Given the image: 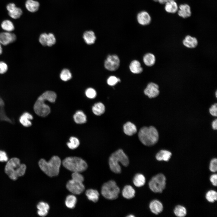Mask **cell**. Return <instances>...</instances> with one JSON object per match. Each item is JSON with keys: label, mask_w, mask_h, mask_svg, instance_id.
Segmentation results:
<instances>
[{"label": "cell", "mask_w": 217, "mask_h": 217, "mask_svg": "<svg viewBox=\"0 0 217 217\" xmlns=\"http://www.w3.org/2000/svg\"><path fill=\"white\" fill-rule=\"evenodd\" d=\"M56 96L55 93L52 91H48L44 93L38 98L34 105L33 109L35 113L42 117L47 115L50 112V109L45 102L48 101L54 102Z\"/></svg>", "instance_id": "6da1fadb"}, {"label": "cell", "mask_w": 217, "mask_h": 217, "mask_svg": "<svg viewBox=\"0 0 217 217\" xmlns=\"http://www.w3.org/2000/svg\"><path fill=\"white\" fill-rule=\"evenodd\" d=\"M129 162L128 156L121 149H118L112 153L108 160L110 170L113 172L117 174L120 173L121 171L119 163L126 167L128 165Z\"/></svg>", "instance_id": "7a4b0ae2"}, {"label": "cell", "mask_w": 217, "mask_h": 217, "mask_svg": "<svg viewBox=\"0 0 217 217\" xmlns=\"http://www.w3.org/2000/svg\"><path fill=\"white\" fill-rule=\"evenodd\" d=\"M61 163L60 158L57 156H54L48 162L44 159H41L38 163L40 169L43 172L48 176L53 177L58 175Z\"/></svg>", "instance_id": "3957f363"}, {"label": "cell", "mask_w": 217, "mask_h": 217, "mask_svg": "<svg viewBox=\"0 0 217 217\" xmlns=\"http://www.w3.org/2000/svg\"><path fill=\"white\" fill-rule=\"evenodd\" d=\"M26 166L21 164L17 158L11 159L7 162L5 168V173L13 180H16L19 177L23 175L26 171Z\"/></svg>", "instance_id": "277c9868"}, {"label": "cell", "mask_w": 217, "mask_h": 217, "mask_svg": "<svg viewBox=\"0 0 217 217\" xmlns=\"http://www.w3.org/2000/svg\"><path fill=\"white\" fill-rule=\"evenodd\" d=\"M138 136L140 140L144 145L150 146L155 145L159 139V134L154 127H144L139 130Z\"/></svg>", "instance_id": "5b68a950"}, {"label": "cell", "mask_w": 217, "mask_h": 217, "mask_svg": "<svg viewBox=\"0 0 217 217\" xmlns=\"http://www.w3.org/2000/svg\"><path fill=\"white\" fill-rule=\"evenodd\" d=\"M62 164L65 168L73 172H81L88 168L86 162L81 158L77 157L66 158L63 160Z\"/></svg>", "instance_id": "8992f818"}, {"label": "cell", "mask_w": 217, "mask_h": 217, "mask_svg": "<svg viewBox=\"0 0 217 217\" xmlns=\"http://www.w3.org/2000/svg\"><path fill=\"white\" fill-rule=\"evenodd\" d=\"M71 177L72 179L67 183V189L74 194H81L85 190V187L83 183L84 180L83 176L80 173L73 172Z\"/></svg>", "instance_id": "52a82bcc"}, {"label": "cell", "mask_w": 217, "mask_h": 217, "mask_svg": "<svg viewBox=\"0 0 217 217\" xmlns=\"http://www.w3.org/2000/svg\"><path fill=\"white\" fill-rule=\"evenodd\" d=\"M120 192L119 187L116 182L111 180L104 183L102 185L101 193L105 198L109 200H114L118 197Z\"/></svg>", "instance_id": "ba28073f"}, {"label": "cell", "mask_w": 217, "mask_h": 217, "mask_svg": "<svg viewBox=\"0 0 217 217\" xmlns=\"http://www.w3.org/2000/svg\"><path fill=\"white\" fill-rule=\"evenodd\" d=\"M166 179L165 175L159 174L153 176L149 182L150 189L156 193H162L166 186Z\"/></svg>", "instance_id": "9c48e42d"}, {"label": "cell", "mask_w": 217, "mask_h": 217, "mask_svg": "<svg viewBox=\"0 0 217 217\" xmlns=\"http://www.w3.org/2000/svg\"><path fill=\"white\" fill-rule=\"evenodd\" d=\"M120 65V60L115 55H109L104 62V66L108 70L113 71L117 70Z\"/></svg>", "instance_id": "30bf717a"}, {"label": "cell", "mask_w": 217, "mask_h": 217, "mask_svg": "<svg viewBox=\"0 0 217 217\" xmlns=\"http://www.w3.org/2000/svg\"><path fill=\"white\" fill-rule=\"evenodd\" d=\"M144 93L149 98H155L157 96L159 93V86L154 83H150L144 90Z\"/></svg>", "instance_id": "8fae6325"}, {"label": "cell", "mask_w": 217, "mask_h": 217, "mask_svg": "<svg viewBox=\"0 0 217 217\" xmlns=\"http://www.w3.org/2000/svg\"><path fill=\"white\" fill-rule=\"evenodd\" d=\"M16 36L14 33L9 32L0 33V44L6 46L15 41Z\"/></svg>", "instance_id": "7c38bea8"}, {"label": "cell", "mask_w": 217, "mask_h": 217, "mask_svg": "<svg viewBox=\"0 0 217 217\" xmlns=\"http://www.w3.org/2000/svg\"><path fill=\"white\" fill-rule=\"evenodd\" d=\"M10 16L12 18L17 19L19 18L22 14V10L16 6L13 3L8 4L6 7Z\"/></svg>", "instance_id": "4fadbf2b"}, {"label": "cell", "mask_w": 217, "mask_h": 217, "mask_svg": "<svg viewBox=\"0 0 217 217\" xmlns=\"http://www.w3.org/2000/svg\"><path fill=\"white\" fill-rule=\"evenodd\" d=\"M137 20L138 23L143 26L149 24L151 21L150 14L146 11H142L139 12L137 14Z\"/></svg>", "instance_id": "5bb4252c"}, {"label": "cell", "mask_w": 217, "mask_h": 217, "mask_svg": "<svg viewBox=\"0 0 217 217\" xmlns=\"http://www.w3.org/2000/svg\"><path fill=\"white\" fill-rule=\"evenodd\" d=\"M177 13L178 15L182 18H188L192 14L190 7L187 4H181L178 6Z\"/></svg>", "instance_id": "9a60e30c"}, {"label": "cell", "mask_w": 217, "mask_h": 217, "mask_svg": "<svg viewBox=\"0 0 217 217\" xmlns=\"http://www.w3.org/2000/svg\"><path fill=\"white\" fill-rule=\"evenodd\" d=\"M149 208L151 212L156 215L162 212L163 209L162 203L156 200H153L150 202Z\"/></svg>", "instance_id": "2e32d148"}, {"label": "cell", "mask_w": 217, "mask_h": 217, "mask_svg": "<svg viewBox=\"0 0 217 217\" xmlns=\"http://www.w3.org/2000/svg\"><path fill=\"white\" fill-rule=\"evenodd\" d=\"M164 9L167 13L174 14L177 12L178 6L175 1L170 0L165 4Z\"/></svg>", "instance_id": "e0dca14e"}, {"label": "cell", "mask_w": 217, "mask_h": 217, "mask_svg": "<svg viewBox=\"0 0 217 217\" xmlns=\"http://www.w3.org/2000/svg\"><path fill=\"white\" fill-rule=\"evenodd\" d=\"M198 43V41L196 38L189 35L186 36L183 41L184 46L189 48L196 47Z\"/></svg>", "instance_id": "ac0fdd59"}, {"label": "cell", "mask_w": 217, "mask_h": 217, "mask_svg": "<svg viewBox=\"0 0 217 217\" xmlns=\"http://www.w3.org/2000/svg\"><path fill=\"white\" fill-rule=\"evenodd\" d=\"M37 208L38 214L40 216L44 217L48 214L50 207L47 203L40 202L37 204Z\"/></svg>", "instance_id": "d6986e66"}, {"label": "cell", "mask_w": 217, "mask_h": 217, "mask_svg": "<svg viewBox=\"0 0 217 217\" xmlns=\"http://www.w3.org/2000/svg\"><path fill=\"white\" fill-rule=\"evenodd\" d=\"M135 194V191L133 187L130 185H125L123 188L122 194L124 198L130 199L134 198Z\"/></svg>", "instance_id": "ffe728a7"}, {"label": "cell", "mask_w": 217, "mask_h": 217, "mask_svg": "<svg viewBox=\"0 0 217 217\" xmlns=\"http://www.w3.org/2000/svg\"><path fill=\"white\" fill-rule=\"evenodd\" d=\"M123 130L124 133L129 136L133 135L137 132V127L135 125L129 121L124 125Z\"/></svg>", "instance_id": "44dd1931"}, {"label": "cell", "mask_w": 217, "mask_h": 217, "mask_svg": "<svg viewBox=\"0 0 217 217\" xmlns=\"http://www.w3.org/2000/svg\"><path fill=\"white\" fill-rule=\"evenodd\" d=\"M33 118V117L30 113L26 112L24 113L20 117L19 121L24 126L28 127L31 125L30 120Z\"/></svg>", "instance_id": "7402d4cb"}, {"label": "cell", "mask_w": 217, "mask_h": 217, "mask_svg": "<svg viewBox=\"0 0 217 217\" xmlns=\"http://www.w3.org/2000/svg\"><path fill=\"white\" fill-rule=\"evenodd\" d=\"M172 154L168 150H162L158 152L156 155V159L159 161H168L170 159Z\"/></svg>", "instance_id": "603a6c76"}, {"label": "cell", "mask_w": 217, "mask_h": 217, "mask_svg": "<svg viewBox=\"0 0 217 217\" xmlns=\"http://www.w3.org/2000/svg\"><path fill=\"white\" fill-rule=\"evenodd\" d=\"M85 194L89 200L93 202L96 203L99 200V193L96 190L88 189L85 192Z\"/></svg>", "instance_id": "cb8c5ba5"}, {"label": "cell", "mask_w": 217, "mask_h": 217, "mask_svg": "<svg viewBox=\"0 0 217 217\" xmlns=\"http://www.w3.org/2000/svg\"><path fill=\"white\" fill-rule=\"evenodd\" d=\"M83 37L86 43L88 45L93 44L96 39L95 33L91 30L85 31L83 34Z\"/></svg>", "instance_id": "d4e9b609"}, {"label": "cell", "mask_w": 217, "mask_h": 217, "mask_svg": "<svg viewBox=\"0 0 217 217\" xmlns=\"http://www.w3.org/2000/svg\"><path fill=\"white\" fill-rule=\"evenodd\" d=\"M39 6V2L34 0H27L25 3L27 9L31 12L36 11L38 10Z\"/></svg>", "instance_id": "484cf974"}, {"label": "cell", "mask_w": 217, "mask_h": 217, "mask_svg": "<svg viewBox=\"0 0 217 217\" xmlns=\"http://www.w3.org/2000/svg\"><path fill=\"white\" fill-rule=\"evenodd\" d=\"M129 68L132 73L135 74H140L143 71L140 63L137 60H134L131 62L129 66Z\"/></svg>", "instance_id": "4316f807"}, {"label": "cell", "mask_w": 217, "mask_h": 217, "mask_svg": "<svg viewBox=\"0 0 217 217\" xmlns=\"http://www.w3.org/2000/svg\"><path fill=\"white\" fill-rule=\"evenodd\" d=\"M133 181L134 184L136 187H140L145 184L146 178L142 174L137 173L134 177Z\"/></svg>", "instance_id": "83f0119b"}, {"label": "cell", "mask_w": 217, "mask_h": 217, "mask_svg": "<svg viewBox=\"0 0 217 217\" xmlns=\"http://www.w3.org/2000/svg\"><path fill=\"white\" fill-rule=\"evenodd\" d=\"M73 118L74 121L78 124L84 123L87 121L86 115L81 111H77L74 115Z\"/></svg>", "instance_id": "f1b7e54d"}, {"label": "cell", "mask_w": 217, "mask_h": 217, "mask_svg": "<svg viewBox=\"0 0 217 217\" xmlns=\"http://www.w3.org/2000/svg\"><path fill=\"white\" fill-rule=\"evenodd\" d=\"M105 106L101 102L95 103L92 107V110L96 115L99 116L102 115L105 112Z\"/></svg>", "instance_id": "f546056e"}, {"label": "cell", "mask_w": 217, "mask_h": 217, "mask_svg": "<svg viewBox=\"0 0 217 217\" xmlns=\"http://www.w3.org/2000/svg\"><path fill=\"white\" fill-rule=\"evenodd\" d=\"M143 61L146 65L151 66L155 63L156 58L154 55L151 53L146 54L143 57Z\"/></svg>", "instance_id": "4dcf8cb0"}, {"label": "cell", "mask_w": 217, "mask_h": 217, "mask_svg": "<svg viewBox=\"0 0 217 217\" xmlns=\"http://www.w3.org/2000/svg\"><path fill=\"white\" fill-rule=\"evenodd\" d=\"M77 202L76 197L72 195L68 196L65 199V204L66 206L70 209L74 208Z\"/></svg>", "instance_id": "1f68e13d"}, {"label": "cell", "mask_w": 217, "mask_h": 217, "mask_svg": "<svg viewBox=\"0 0 217 217\" xmlns=\"http://www.w3.org/2000/svg\"><path fill=\"white\" fill-rule=\"evenodd\" d=\"M175 215L179 217H183L187 214V210L184 206L180 205L176 206L174 210Z\"/></svg>", "instance_id": "d6a6232c"}, {"label": "cell", "mask_w": 217, "mask_h": 217, "mask_svg": "<svg viewBox=\"0 0 217 217\" xmlns=\"http://www.w3.org/2000/svg\"><path fill=\"white\" fill-rule=\"evenodd\" d=\"M2 28L6 31L11 32L14 29V26L12 22L9 20H5L1 24Z\"/></svg>", "instance_id": "836d02e7"}, {"label": "cell", "mask_w": 217, "mask_h": 217, "mask_svg": "<svg viewBox=\"0 0 217 217\" xmlns=\"http://www.w3.org/2000/svg\"><path fill=\"white\" fill-rule=\"evenodd\" d=\"M206 198L209 202L213 203L217 200V193L214 190H209L206 194Z\"/></svg>", "instance_id": "e575fe53"}, {"label": "cell", "mask_w": 217, "mask_h": 217, "mask_svg": "<svg viewBox=\"0 0 217 217\" xmlns=\"http://www.w3.org/2000/svg\"><path fill=\"white\" fill-rule=\"evenodd\" d=\"M70 142L67 143V145L70 149H74L77 148L79 145L80 142L78 139L74 137H71L69 139Z\"/></svg>", "instance_id": "d590c367"}, {"label": "cell", "mask_w": 217, "mask_h": 217, "mask_svg": "<svg viewBox=\"0 0 217 217\" xmlns=\"http://www.w3.org/2000/svg\"><path fill=\"white\" fill-rule=\"evenodd\" d=\"M71 77L72 75L71 72L67 69L63 70L60 74V78L64 81H67L70 80Z\"/></svg>", "instance_id": "8d00e7d4"}, {"label": "cell", "mask_w": 217, "mask_h": 217, "mask_svg": "<svg viewBox=\"0 0 217 217\" xmlns=\"http://www.w3.org/2000/svg\"><path fill=\"white\" fill-rule=\"evenodd\" d=\"M120 81L121 80L119 78L115 76H112L109 77L107 79V83L110 86H113Z\"/></svg>", "instance_id": "74e56055"}, {"label": "cell", "mask_w": 217, "mask_h": 217, "mask_svg": "<svg viewBox=\"0 0 217 217\" xmlns=\"http://www.w3.org/2000/svg\"><path fill=\"white\" fill-rule=\"evenodd\" d=\"M86 96L90 99H94L96 96V92L93 89L90 88L87 89L85 91Z\"/></svg>", "instance_id": "f35d334b"}, {"label": "cell", "mask_w": 217, "mask_h": 217, "mask_svg": "<svg viewBox=\"0 0 217 217\" xmlns=\"http://www.w3.org/2000/svg\"><path fill=\"white\" fill-rule=\"evenodd\" d=\"M56 42V39L54 35L52 33L48 34L47 46H51L54 45Z\"/></svg>", "instance_id": "ab89813d"}, {"label": "cell", "mask_w": 217, "mask_h": 217, "mask_svg": "<svg viewBox=\"0 0 217 217\" xmlns=\"http://www.w3.org/2000/svg\"><path fill=\"white\" fill-rule=\"evenodd\" d=\"M209 168L210 171L213 172L217 170V159L216 158L212 159L210 162Z\"/></svg>", "instance_id": "60d3db41"}, {"label": "cell", "mask_w": 217, "mask_h": 217, "mask_svg": "<svg viewBox=\"0 0 217 217\" xmlns=\"http://www.w3.org/2000/svg\"><path fill=\"white\" fill-rule=\"evenodd\" d=\"M48 34L44 33L41 34L39 38V42L43 46H47Z\"/></svg>", "instance_id": "b9f144b4"}, {"label": "cell", "mask_w": 217, "mask_h": 217, "mask_svg": "<svg viewBox=\"0 0 217 217\" xmlns=\"http://www.w3.org/2000/svg\"><path fill=\"white\" fill-rule=\"evenodd\" d=\"M8 70V66L6 63L4 61H0V74L5 73Z\"/></svg>", "instance_id": "7bdbcfd3"}, {"label": "cell", "mask_w": 217, "mask_h": 217, "mask_svg": "<svg viewBox=\"0 0 217 217\" xmlns=\"http://www.w3.org/2000/svg\"><path fill=\"white\" fill-rule=\"evenodd\" d=\"M210 114L213 116H216L217 115V104L215 103L212 105L209 109Z\"/></svg>", "instance_id": "ee69618b"}, {"label": "cell", "mask_w": 217, "mask_h": 217, "mask_svg": "<svg viewBox=\"0 0 217 217\" xmlns=\"http://www.w3.org/2000/svg\"><path fill=\"white\" fill-rule=\"evenodd\" d=\"M8 159V157L5 152L0 150V162H7Z\"/></svg>", "instance_id": "f6af8a7d"}, {"label": "cell", "mask_w": 217, "mask_h": 217, "mask_svg": "<svg viewBox=\"0 0 217 217\" xmlns=\"http://www.w3.org/2000/svg\"><path fill=\"white\" fill-rule=\"evenodd\" d=\"M210 180L213 186H216L217 184V174H214L212 175L210 177Z\"/></svg>", "instance_id": "bcb514c9"}, {"label": "cell", "mask_w": 217, "mask_h": 217, "mask_svg": "<svg viewBox=\"0 0 217 217\" xmlns=\"http://www.w3.org/2000/svg\"><path fill=\"white\" fill-rule=\"evenodd\" d=\"M212 128L215 130H217V120L215 119L213 121L212 123Z\"/></svg>", "instance_id": "7dc6e473"}, {"label": "cell", "mask_w": 217, "mask_h": 217, "mask_svg": "<svg viewBox=\"0 0 217 217\" xmlns=\"http://www.w3.org/2000/svg\"><path fill=\"white\" fill-rule=\"evenodd\" d=\"M155 2H158L161 4H165V3L169 0H153Z\"/></svg>", "instance_id": "c3c4849f"}, {"label": "cell", "mask_w": 217, "mask_h": 217, "mask_svg": "<svg viewBox=\"0 0 217 217\" xmlns=\"http://www.w3.org/2000/svg\"><path fill=\"white\" fill-rule=\"evenodd\" d=\"M2 52V49L1 46V44H0V55H1Z\"/></svg>", "instance_id": "681fc988"}, {"label": "cell", "mask_w": 217, "mask_h": 217, "mask_svg": "<svg viewBox=\"0 0 217 217\" xmlns=\"http://www.w3.org/2000/svg\"><path fill=\"white\" fill-rule=\"evenodd\" d=\"M134 216H135L134 215H132V214L129 215L127 216V217H134Z\"/></svg>", "instance_id": "f907efd6"}, {"label": "cell", "mask_w": 217, "mask_h": 217, "mask_svg": "<svg viewBox=\"0 0 217 217\" xmlns=\"http://www.w3.org/2000/svg\"><path fill=\"white\" fill-rule=\"evenodd\" d=\"M217 91H216V92H215V95H216V97H217Z\"/></svg>", "instance_id": "816d5d0a"}, {"label": "cell", "mask_w": 217, "mask_h": 217, "mask_svg": "<svg viewBox=\"0 0 217 217\" xmlns=\"http://www.w3.org/2000/svg\"><path fill=\"white\" fill-rule=\"evenodd\" d=\"M174 0V1H176L177 0Z\"/></svg>", "instance_id": "f5cc1de1"}]
</instances>
